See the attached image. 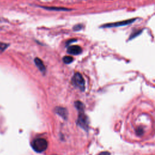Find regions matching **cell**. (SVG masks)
<instances>
[{"instance_id": "1", "label": "cell", "mask_w": 155, "mask_h": 155, "mask_svg": "<svg viewBox=\"0 0 155 155\" xmlns=\"http://www.w3.org/2000/svg\"><path fill=\"white\" fill-rule=\"evenodd\" d=\"M75 106L79 112L78 123L80 127L86 129L88 126V121L86 116L84 113V105L81 102L79 101L75 104Z\"/></svg>"}, {"instance_id": "2", "label": "cell", "mask_w": 155, "mask_h": 155, "mask_svg": "<svg viewBox=\"0 0 155 155\" xmlns=\"http://www.w3.org/2000/svg\"><path fill=\"white\" fill-rule=\"evenodd\" d=\"M31 147L35 151L41 153L44 151L47 148L48 142L47 140L44 138H36L33 140Z\"/></svg>"}, {"instance_id": "3", "label": "cell", "mask_w": 155, "mask_h": 155, "mask_svg": "<svg viewBox=\"0 0 155 155\" xmlns=\"http://www.w3.org/2000/svg\"><path fill=\"white\" fill-rule=\"evenodd\" d=\"M73 84L81 91L85 90V81L79 73H76L72 78Z\"/></svg>"}, {"instance_id": "4", "label": "cell", "mask_w": 155, "mask_h": 155, "mask_svg": "<svg viewBox=\"0 0 155 155\" xmlns=\"http://www.w3.org/2000/svg\"><path fill=\"white\" fill-rule=\"evenodd\" d=\"M134 20H135V19H128V20L117 22H114V23L108 24L104 25V27H119V26L125 25H128L130 23H132Z\"/></svg>"}, {"instance_id": "5", "label": "cell", "mask_w": 155, "mask_h": 155, "mask_svg": "<svg viewBox=\"0 0 155 155\" xmlns=\"http://www.w3.org/2000/svg\"><path fill=\"white\" fill-rule=\"evenodd\" d=\"M82 48L78 45H71L67 48V52L70 54L76 55L81 53Z\"/></svg>"}, {"instance_id": "6", "label": "cell", "mask_w": 155, "mask_h": 155, "mask_svg": "<svg viewBox=\"0 0 155 155\" xmlns=\"http://www.w3.org/2000/svg\"><path fill=\"white\" fill-rule=\"evenodd\" d=\"M35 63L36 65V66L38 67V68L39 69V70L42 72H44L45 71V65L43 63V62L42 61V60H41L39 58H36L35 59Z\"/></svg>"}, {"instance_id": "7", "label": "cell", "mask_w": 155, "mask_h": 155, "mask_svg": "<svg viewBox=\"0 0 155 155\" xmlns=\"http://www.w3.org/2000/svg\"><path fill=\"white\" fill-rule=\"evenodd\" d=\"M56 112L61 116L65 118L67 116V111L66 109L62 107H58L56 109Z\"/></svg>"}, {"instance_id": "8", "label": "cell", "mask_w": 155, "mask_h": 155, "mask_svg": "<svg viewBox=\"0 0 155 155\" xmlns=\"http://www.w3.org/2000/svg\"><path fill=\"white\" fill-rule=\"evenodd\" d=\"M73 61V58L70 56H67L63 58V61L65 64H70Z\"/></svg>"}, {"instance_id": "9", "label": "cell", "mask_w": 155, "mask_h": 155, "mask_svg": "<svg viewBox=\"0 0 155 155\" xmlns=\"http://www.w3.org/2000/svg\"><path fill=\"white\" fill-rule=\"evenodd\" d=\"M7 47V44L0 42V51H3Z\"/></svg>"}, {"instance_id": "10", "label": "cell", "mask_w": 155, "mask_h": 155, "mask_svg": "<svg viewBox=\"0 0 155 155\" xmlns=\"http://www.w3.org/2000/svg\"><path fill=\"white\" fill-rule=\"evenodd\" d=\"M45 8L47 9H49V10H70L69 9H67V8H53V7H50V8H48V7H45Z\"/></svg>"}, {"instance_id": "11", "label": "cell", "mask_w": 155, "mask_h": 155, "mask_svg": "<svg viewBox=\"0 0 155 155\" xmlns=\"http://www.w3.org/2000/svg\"><path fill=\"white\" fill-rule=\"evenodd\" d=\"M82 25H80V24H79V25H75V26L74 27L73 29H74V30H76V31H78V30H81V29L82 28Z\"/></svg>"}, {"instance_id": "12", "label": "cell", "mask_w": 155, "mask_h": 155, "mask_svg": "<svg viewBox=\"0 0 155 155\" xmlns=\"http://www.w3.org/2000/svg\"><path fill=\"white\" fill-rule=\"evenodd\" d=\"M98 155H110V153L107 151H104V152L100 153Z\"/></svg>"}]
</instances>
